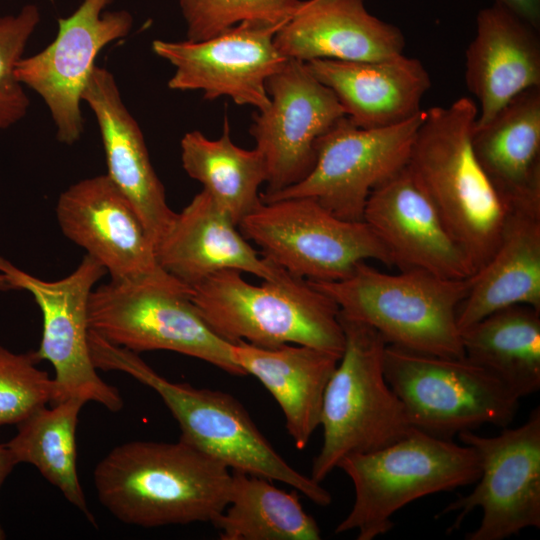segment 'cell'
I'll use <instances>...</instances> for the list:
<instances>
[{
  "mask_svg": "<svg viewBox=\"0 0 540 540\" xmlns=\"http://www.w3.org/2000/svg\"><path fill=\"white\" fill-rule=\"evenodd\" d=\"M100 503L119 521L145 528L214 523L227 506L229 468L187 442L136 440L96 465Z\"/></svg>",
  "mask_w": 540,
  "mask_h": 540,
  "instance_id": "obj_1",
  "label": "cell"
},
{
  "mask_svg": "<svg viewBox=\"0 0 540 540\" xmlns=\"http://www.w3.org/2000/svg\"><path fill=\"white\" fill-rule=\"evenodd\" d=\"M97 369L121 371L153 389L177 421L180 439L219 461L231 471L280 481L316 505L328 506V490L294 469L258 429L245 407L231 394L172 382L133 351L89 333Z\"/></svg>",
  "mask_w": 540,
  "mask_h": 540,
  "instance_id": "obj_2",
  "label": "cell"
},
{
  "mask_svg": "<svg viewBox=\"0 0 540 540\" xmlns=\"http://www.w3.org/2000/svg\"><path fill=\"white\" fill-rule=\"evenodd\" d=\"M477 114L468 97L425 110L407 165L476 271L494 253L509 212L473 150Z\"/></svg>",
  "mask_w": 540,
  "mask_h": 540,
  "instance_id": "obj_3",
  "label": "cell"
},
{
  "mask_svg": "<svg viewBox=\"0 0 540 540\" xmlns=\"http://www.w3.org/2000/svg\"><path fill=\"white\" fill-rule=\"evenodd\" d=\"M191 298L210 327L231 343L264 348L298 344L340 356L344 350L337 304L287 271L255 285L240 271L222 270L193 286Z\"/></svg>",
  "mask_w": 540,
  "mask_h": 540,
  "instance_id": "obj_4",
  "label": "cell"
},
{
  "mask_svg": "<svg viewBox=\"0 0 540 540\" xmlns=\"http://www.w3.org/2000/svg\"><path fill=\"white\" fill-rule=\"evenodd\" d=\"M469 278L448 279L421 270L388 274L364 261L341 280L309 282L337 304L341 315L372 327L387 344L464 357L457 313Z\"/></svg>",
  "mask_w": 540,
  "mask_h": 540,
  "instance_id": "obj_5",
  "label": "cell"
},
{
  "mask_svg": "<svg viewBox=\"0 0 540 540\" xmlns=\"http://www.w3.org/2000/svg\"><path fill=\"white\" fill-rule=\"evenodd\" d=\"M338 468L351 479L355 498L335 533L355 531L358 540L386 534L394 527L393 515L409 503L480 476L472 447L417 429L383 448L349 455Z\"/></svg>",
  "mask_w": 540,
  "mask_h": 540,
  "instance_id": "obj_6",
  "label": "cell"
},
{
  "mask_svg": "<svg viewBox=\"0 0 540 540\" xmlns=\"http://www.w3.org/2000/svg\"><path fill=\"white\" fill-rule=\"evenodd\" d=\"M340 322L345 346L324 391L323 442L311 468L319 483L343 458L383 448L414 429L384 375L387 342L362 322L341 314Z\"/></svg>",
  "mask_w": 540,
  "mask_h": 540,
  "instance_id": "obj_7",
  "label": "cell"
},
{
  "mask_svg": "<svg viewBox=\"0 0 540 540\" xmlns=\"http://www.w3.org/2000/svg\"><path fill=\"white\" fill-rule=\"evenodd\" d=\"M192 288L168 272L137 281H112L94 288L88 304L89 329L135 353L166 350L205 361L233 376L232 343L206 322Z\"/></svg>",
  "mask_w": 540,
  "mask_h": 540,
  "instance_id": "obj_8",
  "label": "cell"
},
{
  "mask_svg": "<svg viewBox=\"0 0 540 540\" xmlns=\"http://www.w3.org/2000/svg\"><path fill=\"white\" fill-rule=\"evenodd\" d=\"M384 375L414 429L451 439L484 424L507 427L519 398L465 357L420 353L387 344Z\"/></svg>",
  "mask_w": 540,
  "mask_h": 540,
  "instance_id": "obj_9",
  "label": "cell"
},
{
  "mask_svg": "<svg viewBox=\"0 0 540 540\" xmlns=\"http://www.w3.org/2000/svg\"><path fill=\"white\" fill-rule=\"evenodd\" d=\"M238 228L265 258L312 282L341 280L368 260L392 266L388 251L365 221L344 220L309 197L261 202Z\"/></svg>",
  "mask_w": 540,
  "mask_h": 540,
  "instance_id": "obj_10",
  "label": "cell"
},
{
  "mask_svg": "<svg viewBox=\"0 0 540 540\" xmlns=\"http://www.w3.org/2000/svg\"><path fill=\"white\" fill-rule=\"evenodd\" d=\"M0 273L12 289L30 292L41 310L42 338L33 352L38 362L46 360L54 368L50 403L77 398L121 410L119 390L98 375L89 347L88 304L94 285L106 274L102 265L86 254L68 276L47 281L0 256Z\"/></svg>",
  "mask_w": 540,
  "mask_h": 540,
  "instance_id": "obj_11",
  "label": "cell"
},
{
  "mask_svg": "<svg viewBox=\"0 0 540 540\" xmlns=\"http://www.w3.org/2000/svg\"><path fill=\"white\" fill-rule=\"evenodd\" d=\"M425 110L397 125L365 129L346 116L316 142V161L299 183L268 196L262 202L309 197L336 216L363 221L371 192L404 169L409 162Z\"/></svg>",
  "mask_w": 540,
  "mask_h": 540,
  "instance_id": "obj_12",
  "label": "cell"
},
{
  "mask_svg": "<svg viewBox=\"0 0 540 540\" xmlns=\"http://www.w3.org/2000/svg\"><path fill=\"white\" fill-rule=\"evenodd\" d=\"M479 459L480 476L466 496L449 503L441 514L457 513L449 532L457 530L476 508L480 525L467 540H504L527 528L540 527V408L516 428L486 437L472 430L458 434Z\"/></svg>",
  "mask_w": 540,
  "mask_h": 540,
  "instance_id": "obj_13",
  "label": "cell"
},
{
  "mask_svg": "<svg viewBox=\"0 0 540 540\" xmlns=\"http://www.w3.org/2000/svg\"><path fill=\"white\" fill-rule=\"evenodd\" d=\"M112 0H82L68 17L58 19V32L42 51L22 57L15 75L46 104L56 127L57 140L77 142L84 130L80 109L82 93L99 52L126 37L133 17L126 10L104 11Z\"/></svg>",
  "mask_w": 540,
  "mask_h": 540,
  "instance_id": "obj_14",
  "label": "cell"
},
{
  "mask_svg": "<svg viewBox=\"0 0 540 540\" xmlns=\"http://www.w3.org/2000/svg\"><path fill=\"white\" fill-rule=\"evenodd\" d=\"M267 108L252 116L249 132L267 164L262 196L272 195L303 180L316 161V142L346 116L337 97L308 69L288 59L266 81Z\"/></svg>",
  "mask_w": 540,
  "mask_h": 540,
  "instance_id": "obj_15",
  "label": "cell"
},
{
  "mask_svg": "<svg viewBox=\"0 0 540 540\" xmlns=\"http://www.w3.org/2000/svg\"><path fill=\"white\" fill-rule=\"evenodd\" d=\"M279 28L244 21L203 41L157 39L152 50L175 67L171 90H199L207 100L227 96L262 111L270 103L267 79L288 60L274 43Z\"/></svg>",
  "mask_w": 540,
  "mask_h": 540,
  "instance_id": "obj_16",
  "label": "cell"
},
{
  "mask_svg": "<svg viewBox=\"0 0 540 540\" xmlns=\"http://www.w3.org/2000/svg\"><path fill=\"white\" fill-rule=\"evenodd\" d=\"M56 217L62 233L102 265L112 281H137L165 271L137 212L107 174L64 190Z\"/></svg>",
  "mask_w": 540,
  "mask_h": 540,
  "instance_id": "obj_17",
  "label": "cell"
},
{
  "mask_svg": "<svg viewBox=\"0 0 540 540\" xmlns=\"http://www.w3.org/2000/svg\"><path fill=\"white\" fill-rule=\"evenodd\" d=\"M363 221L400 271L421 270L456 280L476 272L408 166L371 192Z\"/></svg>",
  "mask_w": 540,
  "mask_h": 540,
  "instance_id": "obj_18",
  "label": "cell"
},
{
  "mask_svg": "<svg viewBox=\"0 0 540 540\" xmlns=\"http://www.w3.org/2000/svg\"><path fill=\"white\" fill-rule=\"evenodd\" d=\"M82 101L88 104L97 120L107 175L130 201L156 247L176 212L167 203L143 133L125 106L113 74L95 65L83 90Z\"/></svg>",
  "mask_w": 540,
  "mask_h": 540,
  "instance_id": "obj_19",
  "label": "cell"
},
{
  "mask_svg": "<svg viewBox=\"0 0 540 540\" xmlns=\"http://www.w3.org/2000/svg\"><path fill=\"white\" fill-rule=\"evenodd\" d=\"M155 253L166 272L191 288L222 270L246 272L263 280L277 279L285 272L250 245L203 189L175 214Z\"/></svg>",
  "mask_w": 540,
  "mask_h": 540,
  "instance_id": "obj_20",
  "label": "cell"
},
{
  "mask_svg": "<svg viewBox=\"0 0 540 540\" xmlns=\"http://www.w3.org/2000/svg\"><path fill=\"white\" fill-rule=\"evenodd\" d=\"M465 59L466 85L479 102L476 127L522 92L540 87L538 29L497 3L479 11Z\"/></svg>",
  "mask_w": 540,
  "mask_h": 540,
  "instance_id": "obj_21",
  "label": "cell"
},
{
  "mask_svg": "<svg viewBox=\"0 0 540 540\" xmlns=\"http://www.w3.org/2000/svg\"><path fill=\"white\" fill-rule=\"evenodd\" d=\"M287 59L372 62L403 54L405 38L395 25L370 14L363 0H307L275 33Z\"/></svg>",
  "mask_w": 540,
  "mask_h": 540,
  "instance_id": "obj_22",
  "label": "cell"
},
{
  "mask_svg": "<svg viewBox=\"0 0 540 540\" xmlns=\"http://www.w3.org/2000/svg\"><path fill=\"white\" fill-rule=\"evenodd\" d=\"M306 65L332 90L346 117L365 129L389 127L415 117L423 111L421 101L431 87L424 65L403 54L372 62L314 59Z\"/></svg>",
  "mask_w": 540,
  "mask_h": 540,
  "instance_id": "obj_23",
  "label": "cell"
},
{
  "mask_svg": "<svg viewBox=\"0 0 540 540\" xmlns=\"http://www.w3.org/2000/svg\"><path fill=\"white\" fill-rule=\"evenodd\" d=\"M472 146L508 211L540 213V87L474 125Z\"/></svg>",
  "mask_w": 540,
  "mask_h": 540,
  "instance_id": "obj_24",
  "label": "cell"
},
{
  "mask_svg": "<svg viewBox=\"0 0 540 540\" xmlns=\"http://www.w3.org/2000/svg\"><path fill=\"white\" fill-rule=\"evenodd\" d=\"M235 363L252 375L276 400L285 428L298 450H304L320 426L323 395L340 355L315 347L284 344L264 348L232 343Z\"/></svg>",
  "mask_w": 540,
  "mask_h": 540,
  "instance_id": "obj_25",
  "label": "cell"
},
{
  "mask_svg": "<svg viewBox=\"0 0 540 540\" xmlns=\"http://www.w3.org/2000/svg\"><path fill=\"white\" fill-rule=\"evenodd\" d=\"M514 305L540 310V213L508 212L494 253L469 278L457 313L460 332Z\"/></svg>",
  "mask_w": 540,
  "mask_h": 540,
  "instance_id": "obj_26",
  "label": "cell"
},
{
  "mask_svg": "<svg viewBox=\"0 0 540 540\" xmlns=\"http://www.w3.org/2000/svg\"><path fill=\"white\" fill-rule=\"evenodd\" d=\"M464 357L519 399L540 389V310L514 305L461 330Z\"/></svg>",
  "mask_w": 540,
  "mask_h": 540,
  "instance_id": "obj_27",
  "label": "cell"
},
{
  "mask_svg": "<svg viewBox=\"0 0 540 540\" xmlns=\"http://www.w3.org/2000/svg\"><path fill=\"white\" fill-rule=\"evenodd\" d=\"M222 135L215 140L198 130L180 141L182 167L237 226L260 204L259 188L268 177L267 164L257 149H243L231 138L224 119Z\"/></svg>",
  "mask_w": 540,
  "mask_h": 540,
  "instance_id": "obj_28",
  "label": "cell"
},
{
  "mask_svg": "<svg viewBox=\"0 0 540 540\" xmlns=\"http://www.w3.org/2000/svg\"><path fill=\"white\" fill-rule=\"evenodd\" d=\"M227 506L213 525L221 540H319L320 528L300 503L297 492L271 480L231 471Z\"/></svg>",
  "mask_w": 540,
  "mask_h": 540,
  "instance_id": "obj_29",
  "label": "cell"
},
{
  "mask_svg": "<svg viewBox=\"0 0 540 540\" xmlns=\"http://www.w3.org/2000/svg\"><path fill=\"white\" fill-rule=\"evenodd\" d=\"M85 404L70 398L38 408L18 423L16 434L6 443L17 463H28L57 487L65 499L92 524L95 518L80 483L77 470L76 431Z\"/></svg>",
  "mask_w": 540,
  "mask_h": 540,
  "instance_id": "obj_30",
  "label": "cell"
},
{
  "mask_svg": "<svg viewBox=\"0 0 540 540\" xmlns=\"http://www.w3.org/2000/svg\"><path fill=\"white\" fill-rule=\"evenodd\" d=\"M302 0H179L187 40L214 37L244 21L281 27L299 9Z\"/></svg>",
  "mask_w": 540,
  "mask_h": 540,
  "instance_id": "obj_31",
  "label": "cell"
},
{
  "mask_svg": "<svg viewBox=\"0 0 540 540\" xmlns=\"http://www.w3.org/2000/svg\"><path fill=\"white\" fill-rule=\"evenodd\" d=\"M37 363L33 351L15 353L0 345V426L17 425L51 402L53 378Z\"/></svg>",
  "mask_w": 540,
  "mask_h": 540,
  "instance_id": "obj_32",
  "label": "cell"
},
{
  "mask_svg": "<svg viewBox=\"0 0 540 540\" xmlns=\"http://www.w3.org/2000/svg\"><path fill=\"white\" fill-rule=\"evenodd\" d=\"M40 21L35 4H26L15 15L0 16V130L24 118L30 101L15 68Z\"/></svg>",
  "mask_w": 540,
  "mask_h": 540,
  "instance_id": "obj_33",
  "label": "cell"
},
{
  "mask_svg": "<svg viewBox=\"0 0 540 540\" xmlns=\"http://www.w3.org/2000/svg\"><path fill=\"white\" fill-rule=\"evenodd\" d=\"M539 30L540 0H493Z\"/></svg>",
  "mask_w": 540,
  "mask_h": 540,
  "instance_id": "obj_34",
  "label": "cell"
},
{
  "mask_svg": "<svg viewBox=\"0 0 540 540\" xmlns=\"http://www.w3.org/2000/svg\"><path fill=\"white\" fill-rule=\"evenodd\" d=\"M16 465L18 463L6 443H0V489ZM5 538L6 533L0 523V540H4Z\"/></svg>",
  "mask_w": 540,
  "mask_h": 540,
  "instance_id": "obj_35",
  "label": "cell"
},
{
  "mask_svg": "<svg viewBox=\"0 0 540 540\" xmlns=\"http://www.w3.org/2000/svg\"><path fill=\"white\" fill-rule=\"evenodd\" d=\"M12 289L9 283L7 282L5 276L0 273V290H9Z\"/></svg>",
  "mask_w": 540,
  "mask_h": 540,
  "instance_id": "obj_36",
  "label": "cell"
}]
</instances>
